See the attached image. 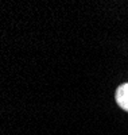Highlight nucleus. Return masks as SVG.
Segmentation results:
<instances>
[{"label": "nucleus", "instance_id": "obj_1", "mask_svg": "<svg viewBox=\"0 0 128 135\" xmlns=\"http://www.w3.org/2000/svg\"><path fill=\"white\" fill-rule=\"evenodd\" d=\"M116 101L123 109L128 111V83L121 84L117 88V91H116Z\"/></svg>", "mask_w": 128, "mask_h": 135}]
</instances>
